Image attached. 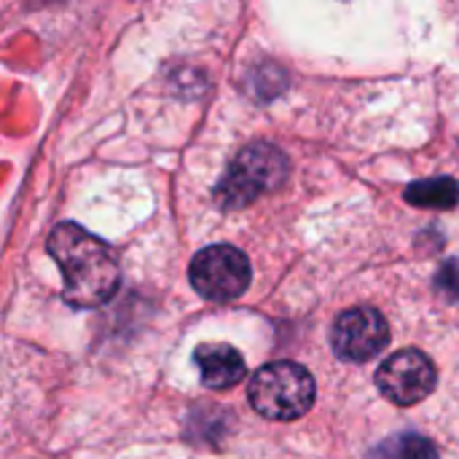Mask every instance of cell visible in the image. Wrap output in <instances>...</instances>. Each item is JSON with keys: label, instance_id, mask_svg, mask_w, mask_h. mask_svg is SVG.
<instances>
[{"label": "cell", "instance_id": "2", "mask_svg": "<svg viewBox=\"0 0 459 459\" xmlns=\"http://www.w3.org/2000/svg\"><path fill=\"white\" fill-rule=\"evenodd\" d=\"M250 406L277 422L301 420L315 403V379L312 374L290 360H277L258 368L247 385Z\"/></svg>", "mask_w": 459, "mask_h": 459}, {"label": "cell", "instance_id": "5", "mask_svg": "<svg viewBox=\"0 0 459 459\" xmlns=\"http://www.w3.org/2000/svg\"><path fill=\"white\" fill-rule=\"evenodd\" d=\"M438 385L436 363L422 350H401L390 355L377 371L379 393L395 406H417Z\"/></svg>", "mask_w": 459, "mask_h": 459}, {"label": "cell", "instance_id": "3", "mask_svg": "<svg viewBox=\"0 0 459 459\" xmlns=\"http://www.w3.org/2000/svg\"><path fill=\"white\" fill-rule=\"evenodd\" d=\"M288 172H290V161L277 145L272 143L247 145L226 169L223 180L215 188V199L226 210L247 207L261 194L282 186Z\"/></svg>", "mask_w": 459, "mask_h": 459}, {"label": "cell", "instance_id": "9", "mask_svg": "<svg viewBox=\"0 0 459 459\" xmlns=\"http://www.w3.org/2000/svg\"><path fill=\"white\" fill-rule=\"evenodd\" d=\"M377 459H438V449L433 446V441H428L425 436L417 433H403L395 436L393 441L382 444L377 452Z\"/></svg>", "mask_w": 459, "mask_h": 459}, {"label": "cell", "instance_id": "10", "mask_svg": "<svg viewBox=\"0 0 459 459\" xmlns=\"http://www.w3.org/2000/svg\"><path fill=\"white\" fill-rule=\"evenodd\" d=\"M436 288L446 301H459V261H446L436 277Z\"/></svg>", "mask_w": 459, "mask_h": 459}, {"label": "cell", "instance_id": "4", "mask_svg": "<svg viewBox=\"0 0 459 459\" xmlns=\"http://www.w3.org/2000/svg\"><path fill=\"white\" fill-rule=\"evenodd\" d=\"M188 277L202 299L226 304L247 290L253 280V269L242 250L231 245H212L194 255Z\"/></svg>", "mask_w": 459, "mask_h": 459}, {"label": "cell", "instance_id": "6", "mask_svg": "<svg viewBox=\"0 0 459 459\" xmlns=\"http://www.w3.org/2000/svg\"><path fill=\"white\" fill-rule=\"evenodd\" d=\"M390 342V328L382 312L374 307H355L339 315L333 323L331 344L342 360L350 363H366L377 358Z\"/></svg>", "mask_w": 459, "mask_h": 459}, {"label": "cell", "instance_id": "7", "mask_svg": "<svg viewBox=\"0 0 459 459\" xmlns=\"http://www.w3.org/2000/svg\"><path fill=\"white\" fill-rule=\"evenodd\" d=\"M194 360L202 371V385L215 393L231 390L247 377V366H245V358L239 355V350H234L231 344H223V342L199 344L194 350Z\"/></svg>", "mask_w": 459, "mask_h": 459}, {"label": "cell", "instance_id": "1", "mask_svg": "<svg viewBox=\"0 0 459 459\" xmlns=\"http://www.w3.org/2000/svg\"><path fill=\"white\" fill-rule=\"evenodd\" d=\"M48 255L62 272V296L70 307L94 309L110 301L118 290L121 272L113 250L78 223H59L51 231Z\"/></svg>", "mask_w": 459, "mask_h": 459}, {"label": "cell", "instance_id": "8", "mask_svg": "<svg viewBox=\"0 0 459 459\" xmlns=\"http://www.w3.org/2000/svg\"><path fill=\"white\" fill-rule=\"evenodd\" d=\"M406 202L414 207H430V210H452L459 202V183L455 178H430L417 180L406 188Z\"/></svg>", "mask_w": 459, "mask_h": 459}]
</instances>
